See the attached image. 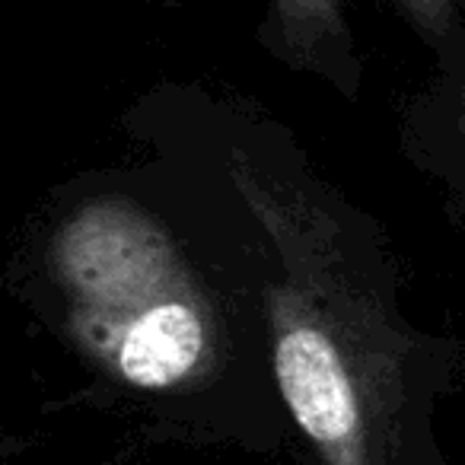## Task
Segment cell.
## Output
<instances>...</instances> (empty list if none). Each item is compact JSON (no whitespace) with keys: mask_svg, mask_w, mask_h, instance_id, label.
Here are the masks:
<instances>
[{"mask_svg":"<svg viewBox=\"0 0 465 465\" xmlns=\"http://www.w3.org/2000/svg\"><path fill=\"white\" fill-rule=\"evenodd\" d=\"M230 175L284 268L268 291V322L287 411L322 465H392L408 395L405 338L351 268L329 213L242 153Z\"/></svg>","mask_w":465,"mask_h":465,"instance_id":"1","label":"cell"},{"mask_svg":"<svg viewBox=\"0 0 465 465\" xmlns=\"http://www.w3.org/2000/svg\"><path fill=\"white\" fill-rule=\"evenodd\" d=\"M52 272L86 357L134 389H179L217 361V322L175 240L131 201H90L58 226Z\"/></svg>","mask_w":465,"mask_h":465,"instance_id":"2","label":"cell"},{"mask_svg":"<svg viewBox=\"0 0 465 465\" xmlns=\"http://www.w3.org/2000/svg\"><path fill=\"white\" fill-rule=\"evenodd\" d=\"M274 48L300 71H316L351 90L354 42L341 0H268Z\"/></svg>","mask_w":465,"mask_h":465,"instance_id":"3","label":"cell"},{"mask_svg":"<svg viewBox=\"0 0 465 465\" xmlns=\"http://www.w3.org/2000/svg\"><path fill=\"white\" fill-rule=\"evenodd\" d=\"M395 4L427 42H440L452 29L465 0H395Z\"/></svg>","mask_w":465,"mask_h":465,"instance_id":"4","label":"cell"}]
</instances>
